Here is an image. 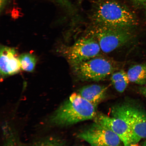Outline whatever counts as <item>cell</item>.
<instances>
[{
    "mask_svg": "<svg viewBox=\"0 0 146 146\" xmlns=\"http://www.w3.org/2000/svg\"><path fill=\"white\" fill-rule=\"evenodd\" d=\"M94 25L133 29L137 23L135 16L127 7L115 0L99 2L92 11Z\"/></svg>",
    "mask_w": 146,
    "mask_h": 146,
    "instance_id": "1",
    "label": "cell"
},
{
    "mask_svg": "<svg viewBox=\"0 0 146 146\" xmlns=\"http://www.w3.org/2000/svg\"><path fill=\"white\" fill-rule=\"evenodd\" d=\"M97 107L79 94L74 93L52 115L50 121L61 126L74 125L94 118Z\"/></svg>",
    "mask_w": 146,
    "mask_h": 146,
    "instance_id": "2",
    "label": "cell"
},
{
    "mask_svg": "<svg viewBox=\"0 0 146 146\" xmlns=\"http://www.w3.org/2000/svg\"><path fill=\"white\" fill-rule=\"evenodd\" d=\"M112 116L122 119L128 126L132 145L146 139V113L129 103L114 106L111 110Z\"/></svg>",
    "mask_w": 146,
    "mask_h": 146,
    "instance_id": "3",
    "label": "cell"
},
{
    "mask_svg": "<svg viewBox=\"0 0 146 146\" xmlns=\"http://www.w3.org/2000/svg\"><path fill=\"white\" fill-rule=\"evenodd\" d=\"M90 35L96 38L101 50L108 53L129 43L133 39L132 29L94 25Z\"/></svg>",
    "mask_w": 146,
    "mask_h": 146,
    "instance_id": "4",
    "label": "cell"
},
{
    "mask_svg": "<svg viewBox=\"0 0 146 146\" xmlns=\"http://www.w3.org/2000/svg\"><path fill=\"white\" fill-rule=\"evenodd\" d=\"M75 72L82 80L98 82L115 72L116 67L106 58L97 56L74 66Z\"/></svg>",
    "mask_w": 146,
    "mask_h": 146,
    "instance_id": "5",
    "label": "cell"
},
{
    "mask_svg": "<svg viewBox=\"0 0 146 146\" xmlns=\"http://www.w3.org/2000/svg\"><path fill=\"white\" fill-rule=\"evenodd\" d=\"M78 136L91 146H121L122 143L120 138L113 131L95 122Z\"/></svg>",
    "mask_w": 146,
    "mask_h": 146,
    "instance_id": "6",
    "label": "cell"
},
{
    "mask_svg": "<svg viewBox=\"0 0 146 146\" xmlns=\"http://www.w3.org/2000/svg\"><path fill=\"white\" fill-rule=\"evenodd\" d=\"M101 50L94 36H86L78 39L69 49L68 59L74 67L98 56Z\"/></svg>",
    "mask_w": 146,
    "mask_h": 146,
    "instance_id": "7",
    "label": "cell"
},
{
    "mask_svg": "<svg viewBox=\"0 0 146 146\" xmlns=\"http://www.w3.org/2000/svg\"><path fill=\"white\" fill-rule=\"evenodd\" d=\"M95 122L108 128L117 135L124 146L132 145L130 129L122 119L110 117L103 114H97Z\"/></svg>",
    "mask_w": 146,
    "mask_h": 146,
    "instance_id": "8",
    "label": "cell"
},
{
    "mask_svg": "<svg viewBox=\"0 0 146 146\" xmlns=\"http://www.w3.org/2000/svg\"><path fill=\"white\" fill-rule=\"evenodd\" d=\"M0 69L3 76L12 75L19 72L21 68L19 57L15 49L3 46L0 54Z\"/></svg>",
    "mask_w": 146,
    "mask_h": 146,
    "instance_id": "9",
    "label": "cell"
},
{
    "mask_svg": "<svg viewBox=\"0 0 146 146\" xmlns=\"http://www.w3.org/2000/svg\"><path fill=\"white\" fill-rule=\"evenodd\" d=\"M107 90V87L104 86L90 85L82 87L78 94L85 99L97 107L98 104L105 99Z\"/></svg>",
    "mask_w": 146,
    "mask_h": 146,
    "instance_id": "10",
    "label": "cell"
},
{
    "mask_svg": "<svg viewBox=\"0 0 146 146\" xmlns=\"http://www.w3.org/2000/svg\"><path fill=\"white\" fill-rule=\"evenodd\" d=\"M127 74L129 82L140 85L146 84V62L132 66Z\"/></svg>",
    "mask_w": 146,
    "mask_h": 146,
    "instance_id": "11",
    "label": "cell"
},
{
    "mask_svg": "<svg viewBox=\"0 0 146 146\" xmlns=\"http://www.w3.org/2000/svg\"><path fill=\"white\" fill-rule=\"evenodd\" d=\"M111 81L115 89L119 93L125 90L130 82L127 72L123 70L113 73L111 74Z\"/></svg>",
    "mask_w": 146,
    "mask_h": 146,
    "instance_id": "12",
    "label": "cell"
},
{
    "mask_svg": "<svg viewBox=\"0 0 146 146\" xmlns=\"http://www.w3.org/2000/svg\"><path fill=\"white\" fill-rule=\"evenodd\" d=\"M21 68L27 72H32L35 67L36 59L33 54L26 53L21 54L19 57Z\"/></svg>",
    "mask_w": 146,
    "mask_h": 146,
    "instance_id": "13",
    "label": "cell"
},
{
    "mask_svg": "<svg viewBox=\"0 0 146 146\" xmlns=\"http://www.w3.org/2000/svg\"><path fill=\"white\" fill-rule=\"evenodd\" d=\"M34 146H66L58 140L48 139L36 143Z\"/></svg>",
    "mask_w": 146,
    "mask_h": 146,
    "instance_id": "14",
    "label": "cell"
},
{
    "mask_svg": "<svg viewBox=\"0 0 146 146\" xmlns=\"http://www.w3.org/2000/svg\"><path fill=\"white\" fill-rule=\"evenodd\" d=\"M133 1L137 5H145L146 4V0H133Z\"/></svg>",
    "mask_w": 146,
    "mask_h": 146,
    "instance_id": "15",
    "label": "cell"
},
{
    "mask_svg": "<svg viewBox=\"0 0 146 146\" xmlns=\"http://www.w3.org/2000/svg\"><path fill=\"white\" fill-rule=\"evenodd\" d=\"M139 90L140 94L146 98V87H140Z\"/></svg>",
    "mask_w": 146,
    "mask_h": 146,
    "instance_id": "16",
    "label": "cell"
},
{
    "mask_svg": "<svg viewBox=\"0 0 146 146\" xmlns=\"http://www.w3.org/2000/svg\"><path fill=\"white\" fill-rule=\"evenodd\" d=\"M56 1L62 5H65L68 7L70 6L68 0H56Z\"/></svg>",
    "mask_w": 146,
    "mask_h": 146,
    "instance_id": "17",
    "label": "cell"
},
{
    "mask_svg": "<svg viewBox=\"0 0 146 146\" xmlns=\"http://www.w3.org/2000/svg\"><path fill=\"white\" fill-rule=\"evenodd\" d=\"M142 146H146V139Z\"/></svg>",
    "mask_w": 146,
    "mask_h": 146,
    "instance_id": "18",
    "label": "cell"
},
{
    "mask_svg": "<svg viewBox=\"0 0 146 146\" xmlns=\"http://www.w3.org/2000/svg\"><path fill=\"white\" fill-rule=\"evenodd\" d=\"M145 7L146 10V4L145 5Z\"/></svg>",
    "mask_w": 146,
    "mask_h": 146,
    "instance_id": "19",
    "label": "cell"
},
{
    "mask_svg": "<svg viewBox=\"0 0 146 146\" xmlns=\"http://www.w3.org/2000/svg\"><path fill=\"white\" fill-rule=\"evenodd\" d=\"M20 146V145H17V146Z\"/></svg>",
    "mask_w": 146,
    "mask_h": 146,
    "instance_id": "20",
    "label": "cell"
}]
</instances>
